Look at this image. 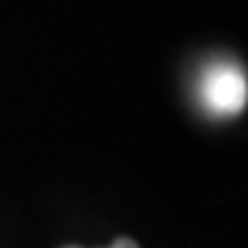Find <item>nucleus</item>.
Masks as SVG:
<instances>
[{"mask_svg":"<svg viewBox=\"0 0 248 248\" xmlns=\"http://www.w3.org/2000/svg\"><path fill=\"white\" fill-rule=\"evenodd\" d=\"M66 248H74V246H66ZM109 248H140L137 243H134L132 238H119V241H114Z\"/></svg>","mask_w":248,"mask_h":248,"instance_id":"obj_2","label":"nucleus"},{"mask_svg":"<svg viewBox=\"0 0 248 248\" xmlns=\"http://www.w3.org/2000/svg\"><path fill=\"white\" fill-rule=\"evenodd\" d=\"M198 96L202 109L216 117H233L246 107L248 81L241 66L235 63H213L200 76Z\"/></svg>","mask_w":248,"mask_h":248,"instance_id":"obj_1","label":"nucleus"}]
</instances>
